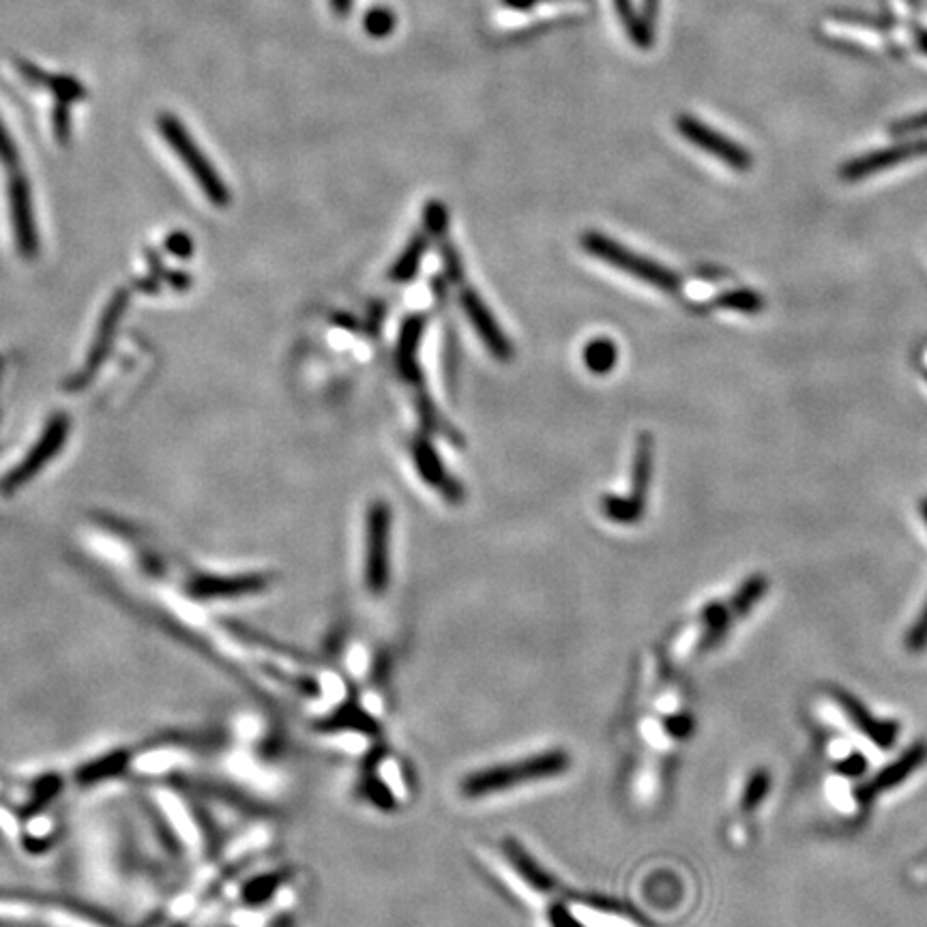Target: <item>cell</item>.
<instances>
[{
  "label": "cell",
  "mask_w": 927,
  "mask_h": 927,
  "mask_svg": "<svg viewBox=\"0 0 927 927\" xmlns=\"http://www.w3.org/2000/svg\"><path fill=\"white\" fill-rule=\"evenodd\" d=\"M157 127L161 131V138L166 140V144L176 153V157L181 159V164L189 170V174L194 176V181L202 189V194L209 198L215 206H226L230 202V191L228 185L224 183L222 176L217 174L215 166L211 164V159L202 153L196 140L191 138L189 131L183 127V123L176 119L174 114H161Z\"/></svg>",
  "instance_id": "5"
},
{
  "label": "cell",
  "mask_w": 927,
  "mask_h": 927,
  "mask_svg": "<svg viewBox=\"0 0 927 927\" xmlns=\"http://www.w3.org/2000/svg\"><path fill=\"white\" fill-rule=\"evenodd\" d=\"M425 316L412 314L402 322L400 335H397V348H395V365L400 376L410 382V385H421L423 374L417 361L421 337L425 331Z\"/></svg>",
  "instance_id": "16"
},
{
  "label": "cell",
  "mask_w": 927,
  "mask_h": 927,
  "mask_svg": "<svg viewBox=\"0 0 927 927\" xmlns=\"http://www.w3.org/2000/svg\"><path fill=\"white\" fill-rule=\"evenodd\" d=\"M395 26H397V16L389 7H374L365 13L363 28H365V33L374 39L389 37Z\"/></svg>",
  "instance_id": "26"
},
{
  "label": "cell",
  "mask_w": 927,
  "mask_h": 927,
  "mask_svg": "<svg viewBox=\"0 0 927 927\" xmlns=\"http://www.w3.org/2000/svg\"><path fill=\"white\" fill-rule=\"evenodd\" d=\"M127 292L125 290H119L114 294V299L110 301L108 309H106V314H103L101 318V325L97 329V335H95V340H93V346H91V352H88V357H86V363L82 367V372L76 376V380L71 382V389H80L84 387L88 380H91L95 376V372L99 370V365L101 361L108 357V352L112 348V340H114V335H116V327H119V322L121 318L125 316V309H127Z\"/></svg>",
  "instance_id": "13"
},
{
  "label": "cell",
  "mask_w": 927,
  "mask_h": 927,
  "mask_svg": "<svg viewBox=\"0 0 927 927\" xmlns=\"http://www.w3.org/2000/svg\"><path fill=\"white\" fill-rule=\"evenodd\" d=\"M927 760V747L923 743H917V745H912L906 754H902L900 758H897L895 762H891L889 767L882 769L870 784H867L861 794H859V799L863 803H870L874 797H878L880 792H887L895 786H900L904 784L906 779L915 773L917 769L923 767V762Z\"/></svg>",
  "instance_id": "17"
},
{
  "label": "cell",
  "mask_w": 927,
  "mask_h": 927,
  "mask_svg": "<svg viewBox=\"0 0 927 927\" xmlns=\"http://www.w3.org/2000/svg\"><path fill=\"white\" fill-rule=\"evenodd\" d=\"M18 159H20V153L16 149V144H13L11 134L3 125V121H0V161L7 166H13V164H18Z\"/></svg>",
  "instance_id": "31"
},
{
  "label": "cell",
  "mask_w": 927,
  "mask_h": 927,
  "mask_svg": "<svg viewBox=\"0 0 927 927\" xmlns=\"http://www.w3.org/2000/svg\"><path fill=\"white\" fill-rule=\"evenodd\" d=\"M271 578L264 573H241V576H200L189 586L196 599H226L267 591Z\"/></svg>",
  "instance_id": "14"
},
{
  "label": "cell",
  "mask_w": 927,
  "mask_h": 927,
  "mask_svg": "<svg viewBox=\"0 0 927 927\" xmlns=\"http://www.w3.org/2000/svg\"><path fill=\"white\" fill-rule=\"evenodd\" d=\"M580 243H582V249H586V252L593 258L606 262L610 264V267L623 271L631 277L640 279V282L644 284H651L668 294H676L681 290V277L674 271L666 269L664 264H659L655 260L644 258L642 254L631 252L629 247L616 243L614 239L606 237V234L591 230V232L582 234Z\"/></svg>",
  "instance_id": "4"
},
{
  "label": "cell",
  "mask_w": 927,
  "mask_h": 927,
  "mask_svg": "<svg viewBox=\"0 0 927 927\" xmlns=\"http://www.w3.org/2000/svg\"><path fill=\"white\" fill-rule=\"evenodd\" d=\"M614 7L631 41L638 43L640 48H649L653 37H651V31H649V26H646V22L638 18L634 3H631V0H614Z\"/></svg>",
  "instance_id": "23"
},
{
  "label": "cell",
  "mask_w": 927,
  "mask_h": 927,
  "mask_svg": "<svg viewBox=\"0 0 927 927\" xmlns=\"http://www.w3.org/2000/svg\"><path fill=\"white\" fill-rule=\"evenodd\" d=\"M490 872L524 906L543 910L556 900V880L518 840H505L485 855Z\"/></svg>",
  "instance_id": "2"
},
{
  "label": "cell",
  "mask_w": 927,
  "mask_h": 927,
  "mask_svg": "<svg viewBox=\"0 0 927 927\" xmlns=\"http://www.w3.org/2000/svg\"><path fill=\"white\" fill-rule=\"evenodd\" d=\"M67 436H69V419L63 415L54 417L48 423V428L43 430L41 438L37 440V445L31 449V453L26 455L18 468H13L7 475V479L3 481V492L13 494V492L22 490L28 481L41 473L43 466H46L52 458H56V453L63 449Z\"/></svg>",
  "instance_id": "7"
},
{
  "label": "cell",
  "mask_w": 927,
  "mask_h": 927,
  "mask_svg": "<svg viewBox=\"0 0 927 927\" xmlns=\"http://www.w3.org/2000/svg\"><path fill=\"white\" fill-rule=\"evenodd\" d=\"M365 531V588L380 597L387 593L391 580V507L385 500H376L367 511Z\"/></svg>",
  "instance_id": "6"
},
{
  "label": "cell",
  "mask_w": 927,
  "mask_h": 927,
  "mask_svg": "<svg viewBox=\"0 0 927 927\" xmlns=\"http://www.w3.org/2000/svg\"><path fill=\"white\" fill-rule=\"evenodd\" d=\"M601 511L610 522H616V524H636L642 520V515H644V509L638 507L636 503H631L627 496H614V494L603 496Z\"/></svg>",
  "instance_id": "24"
},
{
  "label": "cell",
  "mask_w": 927,
  "mask_h": 927,
  "mask_svg": "<svg viewBox=\"0 0 927 927\" xmlns=\"http://www.w3.org/2000/svg\"><path fill=\"white\" fill-rule=\"evenodd\" d=\"M676 129L681 131V136L687 142H691L694 146H698V149L713 155L715 159L724 161L726 166H730L734 170L743 172V170H747L749 166H752V155H749L741 144L728 140L724 134H719V131L711 129L709 125L700 123L698 119H694V116H687V114L679 116V121H676Z\"/></svg>",
  "instance_id": "8"
},
{
  "label": "cell",
  "mask_w": 927,
  "mask_h": 927,
  "mask_svg": "<svg viewBox=\"0 0 927 927\" xmlns=\"http://www.w3.org/2000/svg\"><path fill=\"white\" fill-rule=\"evenodd\" d=\"M410 453H412V460H415L417 473L421 475L425 483L430 485V488H434L451 505L464 503L466 490L462 488V483L449 473V468L443 464V460H440V455L434 449L432 440L428 436H417L415 440H412Z\"/></svg>",
  "instance_id": "9"
},
{
  "label": "cell",
  "mask_w": 927,
  "mask_h": 927,
  "mask_svg": "<svg viewBox=\"0 0 927 927\" xmlns=\"http://www.w3.org/2000/svg\"><path fill=\"white\" fill-rule=\"evenodd\" d=\"M286 885V874L273 872L260 878L249 880L243 889V900L249 906H262L277 895V891Z\"/></svg>",
  "instance_id": "21"
},
{
  "label": "cell",
  "mask_w": 927,
  "mask_h": 927,
  "mask_svg": "<svg viewBox=\"0 0 927 927\" xmlns=\"http://www.w3.org/2000/svg\"><path fill=\"white\" fill-rule=\"evenodd\" d=\"M425 252H428V237H425V234H415V237H410L408 245L404 247V252L393 262V267L389 271L391 282L395 284L412 282V279H415L419 273Z\"/></svg>",
  "instance_id": "19"
},
{
  "label": "cell",
  "mask_w": 927,
  "mask_h": 927,
  "mask_svg": "<svg viewBox=\"0 0 927 927\" xmlns=\"http://www.w3.org/2000/svg\"><path fill=\"white\" fill-rule=\"evenodd\" d=\"M329 3H331L335 16H340V18H346L352 9V0H329Z\"/></svg>",
  "instance_id": "34"
},
{
  "label": "cell",
  "mask_w": 927,
  "mask_h": 927,
  "mask_svg": "<svg viewBox=\"0 0 927 927\" xmlns=\"http://www.w3.org/2000/svg\"><path fill=\"white\" fill-rule=\"evenodd\" d=\"M423 224H425V232H428L432 239L438 241V239L447 237V230H449L447 206L440 200H430L423 209Z\"/></svg>",
  "instance_id": "27"
},
{
  "label": "cell",
  "mask_w": 927,
  "mask_h": 927,
  "mask_svg": "<svg viewBox=\"0 0 927 927\" xmlns=\"http://www.w3.org/2000/svg\"><path fill=\"white\" fill-rule=\"evenodd\" d=\"M653 460H655V440L651 434L642 432L636 440V453H634V466H631V488L625 494L631 503L638 507H646V494H649V485L653 477Z\"/></svg>",
  "instance_id": "18"
},
{
  "label": "cell",
  "mask_w": 927,
  "mask_h": 927,
  "mask_svg": "<svg viewBox=\"0 0 927 927\" xmlns=\"http://www.w3.org/2000/svg\"><path fill=\"white\" fill-rule=\"evenodd\" d=\"M355 790L359 801L376 812L393 814L410 801L412 775L408 764L389 749L378 747L363 756Z\"/></svg>",
  "instance_id": "3"
},
{
  "label": "cell",
  "mask_w": 927,
  "mask_h": 927,
  "mask_svg": "<svg viewBox=\"0 0 927 927\" xmlns=\"http://www.w3.org/2000/svg\"><path fill=\"white\" fill-rule=\"evenodd\" d=\"M168 249L176 256L187 258L191 254V239H187L185 234H181V232L172 234V237L168 239Z\"/></svg>",
  "instance_id": "33"
},
{
  "label": "cell",
  "mask_w": 927,
  "mask_h": 927,
  "mask_svg": "<svg viewBox=\"0 0 927 927\" xmlns=\"http://www.w3.org/2000/svg\"><path fill=\"white\" fill-rule=\"evenodd\" d=\"M571 769V754L563 747H546L533 754L488 764L466 773L458 794L464 801H490L509 797L522 788L554 782Z\"/></svg>",
  "instance_id": "1"
},
{
  "label": "cell",
  "mask_w": 927,
  "mask_h": 927,
  "mask_svg": "<svg viewBox=\"0 0 927 927\" xmlns=\"http://www.w3.org/2000/svg\"><path fill=\"white\" fill-rule=\"evenodd\" d=\"M923 129H927V112H921L917 116H910V119L891 125V134L904 136V134H910V131H923Z\"/></svg>",
  "instance_id": "32"
},
{
  "label": "cell",
  "mask_w": 927,
  "mask_h": 927,
  "mask_svg": "<svg viewBox=\"0 0 927 927\" xmlns=\"http://www.w3.org/2000/svg\"><path fill=\"white\" fill-rule=\"evenodd\" d=\"M9 213H11V226H13V234H16V245L20 249V254L31 260L33 256H37L39 241H37L31 185H28L24 176H13L9 183Z\"/></svg>",
  "instance_id": "12"
},
{
  "label": "cell",
  "mask_w": 927,
  "mask_h": 927,
  "mask_svg": "<svg viewBox=\"0 0 927 927\" xmlns=\"http://www.w3.org/2000/svg\"><path fill=\"white\" fill-rule=\"evenodd\" d=\"M927 155V140H912V142H900L895 146H887V149H880L876 153H867L863 157H857L848 161L846 166H842L840 176L844 181H863L867 176H874L882 170L900 166L904 161L925 157Z\"/></svg>",
  "instance_id": "11"
},
{
  "label": "cell",
  "mask_w": 927,
  "mask_h": 927,
  "mask_svg": "<svg viewBox=\"0 0 927 927\" xmlns=\"http://www.w3.org/2000/svg\"><path fill=\"white\" fill-rule=\"evenodd\" d=\"M927 646V603L921 610L917 623L908 629L906 634V649L912 653H921Z\"/></svg>",
  "instance_id": "30"
},
{
  "label": "cell",
  "mask_w": 927,
  "mask_h": 927,
  "mask_svg": "<svg viewBox=\"0 0 927 927\" xmlns=\"http://www.w3.org/2000/svg\"><path fill=\"white\" fill-rule=\"evenodd\" d=\"M715 307L721 309H730V312H741V314H760L764 307V299L756 290L749 288H739V290H728L713 301Z\"/></svg>",
  "instance_id": "22"
},
{
  "label": "cell",
  "mask_w": 927,
  "mask_h": 927,
  "mask_svg": "<svg viewBox=\"0 0 927 927\" xmlns=\"http://www.w3.org/2000/svg\"><path fill=\"white\" fill-rule=\"evenodd\" d=\"M769 788H771V777L764 769L754 771L752 775H749V779L745 782V788H743V794H741V812L743 814H754L758 809V805L769 794Z\"/></svg>",
  "instance_id": "25"
},
{
  "label": "cell",
  "mask_w": 927,
  "mask_h": 927,
  "mask_svg": "<svg viewBox=\"0 0 927 927\" xmlns=\"http://www.w3.org/2000/svg\"><path fill=\"white\" fill-rule=\"evenodd\" d=\"M541 0H505V5L507 7H513V9H531L535 5H539Z\"/></svg>",
  "instance_id": "35"
},
{
  "label": "cell",
  "mask_w": 927,
  "mask_h": 927,
  "mask_svg": "<svg viewBox=\"0 0 927 927\" xmlns=\"http://www.w3.org/2000/svg\"><path fill=\"white\" fill-rule=\"evenodd\" d=\"M833 700L837 706H840V711L846 713L850 724L855 726L867 741H872L878 749H891L895 745L900 728L891 724V721L876 719L857 698H852L842 689L833 691Z\"/></svg>",
  "instance_id": "15"
},
{
  "label": "cell",
  "mask_w": 927,
  "mask_h": 927,
  "mask_svg": "<svg viewBox=\"0 0 927 927\" xmlns=\"http://www.w3.org/2000/svg\"><path fill=\"white\" fill-rule=\"evenodd\" d=\"M440 247V258H443V267H445V279L451 284H462L464 279V264L455 252V247L449 243V237L438 239Z\"/></svg>",
  "instance_id": "28"
},
{
  "label": "cell",
  "mask_w": 927,
  "mask_h": 927,
  "mask_svg": "<svg viewBox=\"0 0 927 927\" xmlns=\"http://www.w3.org/2000/svg\"><path fill=\"white\" fill-rule=\"evenodd\" d=\"M460 305L464 309L466 318L470 320V325H473L475 333L481 337L483 346L490 350V355L498 361L509 363L513 359V346L509 342V337L505 335V331L500 329L498 320L494 318L488 303L479 297L477 290L464 288L460 292Z\"/></svg>",
  "instance_id": "10"
},
{
  "label": "cell",
  "mask_w": 927,
  "mask_h": 927,
  "mask_svg": "<svg viewBox=\"0 0 927 927\" xmlns=\"http://www.w3.org/2000/svg\"><path fill=\"white\" fill-rule=\"evenodd\" d=\"M582 361L591 374L606 376L618 363V346L610 337H593L582 350Z\"/></svg>",
  "instance_id": "20"
},
{
  "label": "cell",
  "mask_w": 927,
  "mask_h": 927,
  "mask_svg": "<svg viewBox=\"0 0 927 927\" xmlns=\"http://www.w3.org/2000/svg\"><path fill=\"white\" fill-rule=\"evenodd\" d=\"M919 509H921V518H923V522L927 524V496H925V498L921 500V505H919Z\"/></svg>",
  "instance_id": "36"
},
{
  "label": "cell",
  "mask_w": 927,
  "mask_h": 927,
  "mask_svg": "<svg viewBox=\"0 0 927 927\" xmlns=\"http://www.w3.org/2000/svg\"><path fill=\"white\" fill-rule=\"evenodd\" d=\"M123 764H125V754H114V756H108V758H103L99 762H93V764H88V767H84L80 771V779L82 782H97V779H103V777H108L112 773H116L119 769H123Z\"/></svg>",
  "instance_id": "29"
}]
</instances>
